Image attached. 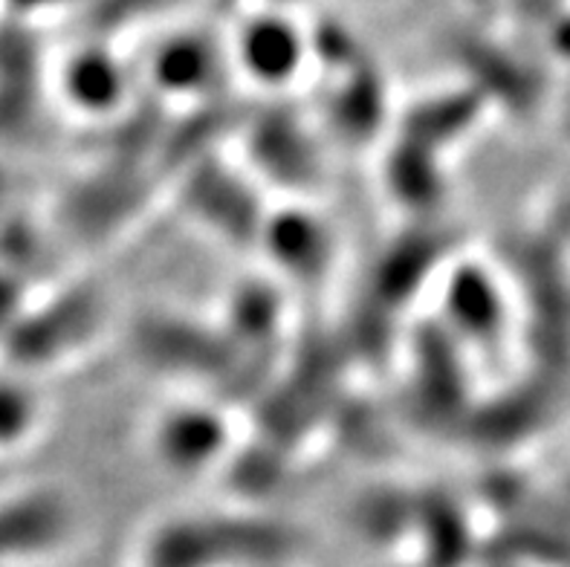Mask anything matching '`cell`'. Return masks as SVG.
Here are the masks:
<instances>
[{
	"label": "cell",
	"mask_w": 570,
	"mask_h": 567,
	"mask_svg": "<svg viewBox=\"0 0 570 567\" xmlns=\"http://www.w3.org/2000/svg\"><path fill=\"white\" fill-rule=\"evenodd\" d=\"M70 512L52 492H18L0 501V567L50 556L67 541Z\"/></svg>",
	"instance_id": "obj_1"
},
{
	"label": "cell",
	"mask_w": 570,
	"mask_h": 567,
	"mask_svg": "<svg viewBox=\"0 0 570 567\" xmlns=\"http://www.w3.org/2000/svg\"><path fill=\"white\" fill-rule=\"evenodd\" d=\"M244 61L261 79H284L293 72L298 61V43L289 27L273 21L253 23L246 29L244 43Z\"/></svg>",
	"instance_id": "obj_2"
},
{
	"label": "cell",
	"mask_w": 570,
	"mask_h": 567,
	"mask_svg": "<svg viewBox=\"0 0 570 567\" xmlns=\"http://www.w3.org/2000/svg\"><path fill=\"white\" fill-rule=\"evenodd\" d=\"M38 423V400L23 382L0 374V452L14 449Z\"/></svg>",
	"instance_id": "obj_3"
},
{
	"label": "cell",
	"mask_w": 570,
	"mask_h": 567,
	"mask_svg": "<svg viewBox=\"0 0 570 567\" xmlns=\"http://www.w3.org/2000/svg\"><path fill=\"white\" fill-rule=\"evenodd\" d=\"M116 90H119L116 70H110L108 61L101 58L85 56L67 67V94L85 108H105L114 101Z\"/></svg>",
	"instance_id": "obj_4"
},
{
	"label": "cell",
	"mask_w": 570,
	"mask_h": 567,
	"mask_svg": "<svg viewBox=\"0 0 570 567\" xmlns=\"http://www.w3.org/2000/svg\"><path fill=\"white\" fill-rule=\"evenodd\" d=\"M220 431L212 423L209 417L200 414H183L174 417L171 423L163 431V443H166L168 454H171L177 463H200V458L215 449Z\"/></svg>",
	"instance_id": "obj_5"
},
{
	"label": "cell",
	"mask_w": 570,
	"mask_h": 567,
	"mask_svg": "<svg viewBox=\"0 0 570 567\" xmlns=\"http://www.w3.org/2000/svg\"><path fill=\"white\" fill-rule=\"evenodd\" d=\"M12 310H14V290L12 284L0 275V333H9L14 328Z\"/></svg>",
	"instance_id": "obj_6"
},
{
	"label": "cell",
	"mask_w": 570,
	"mask_h": 567,
	"mask_svg": "<svg viewBox=\"0 0 570 567\" xmlns=\"http://www.w3.org/2000/svg\"><path fill=\"white\" fill-rule=\"evenodd\" d=\"M492 567H515V565H507V561H499V565H492Z\"/></svg>",
	"instance_id": "obj_7"
}]
</instances>
